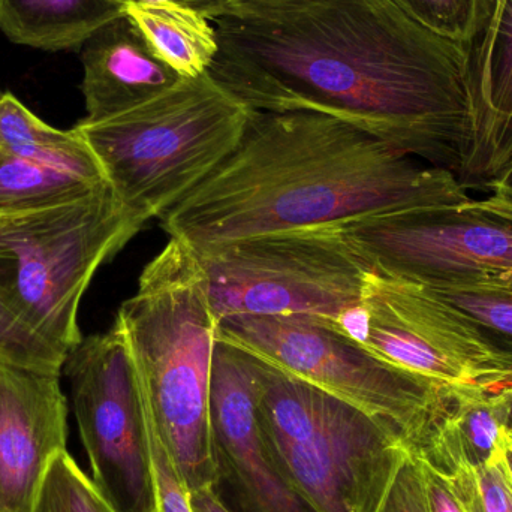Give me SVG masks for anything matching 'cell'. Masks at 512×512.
Instances as JSON below:
<instances>
[{"instance_id":"obj_4","label":"cell","mask_w":512,"mask_h":512,"mask_svg":"<svg viewBox=\"0 0 512 512\" xmlns=\"http://www.w3.org/2000/svg\"><path fill=\"white\" fill-rule=\"evenodd\" d=\"M251 108L209 72L101 122L74 126L126 212L146 225L206 182L237 149Z\"/></svg>"},{"instance_id":"obj_11","label":"cell","mask_w":512,"mask_h":512,"mask_svg":"<svg viewBox=\"0 0 512 512\" xmlns=\"http://www.w3.org/2000/svg\"><path fill=\"white\" fill-rule=\"evenodd\" d=\"M373 271L430 288L480 285L512 270V222L475 207L397 210L324 227Z\"/></svg>"},{"instance_id":"obj_35","label":"cell","mask_w":512,"mask_h":512,"mask_svg":"<svg viewBox=\"0 0 512 512\" xmlns=\"http://www.w3.org/2000/svg\"><path fill=\"white\" fill-rule=\"evenodd\" d=\"M504 394L505 400H507L508 406H510L511 418H512V387L508 390L501 391Z\"/></svg>"},{"instance_id":"obj_6","label":"cell","mask_w":512,"mask_h":512,"mask_svg":"<svg viewBox=\"0 0 512 512\" xmlns=\"http://www.w3.org/2000/svg\"><path fill=\"white\" fill-rule=\"evenodd\" d=\"M141 228L108 185L62 206L0 218V294L66 357L83 340L78 309L93 276Z\"/></svg>"},{"instance_id":"obj_2","label":"cell","mask_w":512,"mask_h":512,"mask_svg":"<svg viewBox=\"0 0 512 512\" xmlns=\"http://www.w3.org/2000/svg\"><path fill=\"white\" fill-rule=\"evenodd\" d=\"M469 201L456 174L424 167L345 120L315 111L251 110L230 158L159 221L170 239L198 251Z\"/></svg>"},{"instance_id":"obj_31","label":"cell","mask_w":512,"mask_h":512,"mask_svg":"<svg viewBox=\"0 0 512 512\" xmlns=\"http://www.w3.org/2000/svg\"><path fill=\"white\" fill-rule=\"evenodd\" d=\"M474 204L475 207L483 210V212L512 222V203L511 201L505 200V198L493 195V197L487 198V200L474 201Z\"/></svg>"},{"instance_id":"obj_27","label":"cell","mask_w":512,"mask_h":512,"mask_svg":"<svg viewBox=\"0 0 512 512\" xmlns=\"http://www.w3.org/2000/svg\"><path fill=\"white\" fill-rule=\"evenodd\" d=\"M381 512H430L423 466L414 454L403 462Z\"/></svg>"},{"instance_id":"obj_26","label":"cell","mask_w":512,"mask_h":512,"mask_svg":"<svg viewBox=\"0 0 512 512\" xmlns=\"http://www.w3.org/2000/svg\"><path fill=\"white\" fill-rule=\"evenodd\" d=\"M421 466L430 512H483L477 469L462 466L453 474L445 475L423 462Z\"/></svg>"},{"instance_id":"obj_16","label":"cell","mask_w":512,"mask_h":512,"mask_svg":"<svg viewBox=\"0 0 512 512\" xmlns=\"http://www.w3.org/2000/svg\"><path fill=\"white\" fill-rule=\"evenodd\" d=\"M478 146L468 182L490 185L512 167V0H493L472 45Z\"/></svg>"},{"instance_id":"obj_23","label":"cell","mask_w":512,"mask_h":512,"mask_svg":"<svg viewBox=\"0 0 512 512\" xmlns=\"http://www.w3.org/2000/svg\"><path fill=\"white\" fill-rule=\"evenodd\" d=\"M406 14L451 41L474 45L489 21L493 0H394Z\"/></svg>"},{"instance_id":"obj_30","label":"cell","mask_w":512,"mask_h":512,"mask_svg":"<svg viewBox=\"0 0 512 512\" xmlns=\"http://www.w3.org/2000/svg\"><path fill=\"white\" fill-rule=\"evenodd\" d=\"M194 512H234L219 492L218 486H207L191 493Z\"/></svg>"},{"instance_id":"obj_32","label":"cell","mask_w":512,"mask_h":512,"mask_svg":"<svg viewBox=\"0 0 512 512\" xmlns=\"http://www.w3.org/2000/svg\"><path fill=\"white\" fill-rule=\"evenodd\" d=\"M487 188L492 189L493 195H498V197L505 198V200L512 203V167L505 171L495 182L490 183Z\"/></svg>"},{"instance_id":"obj_25","label":"cell","mask_w":512,"mask_h":512,"mask_svg":"<svg viewBox=\"0 0 512 512\" xmlns=\"http://www.w3.org/2000/svg\"><path fill=\"white\" fill-rule=\"evenodd\" d=\"M146 405V403H144ZM147 445L153 484L152 512H194L191 492L186 487L170 450L162 441L149 412H147Z\"/></svg>"},{"instance_id":"obj_18","label":"cell","mask_w":512,"mask_h":512,"mask_svg":"<svg viewBox=\"0 0 512 512\" xmlns=\"http://www.w3.org/2000/svg\"><path fill=\"white\" fill-rule=\"evenodd\" d=\"M0 149L32 164L107 185L98 159L77 129L47 125L8 92L0 93Z\"/></svg>"},{"instance_id":"obj_19","label":"cell","mask_w":512,"mask_h":512,"mask_svg":"<svg viewBox=\"0 0 512 512\" xmlns=\"http://www.w3.org/2000/svg\"><path fill=\"white\" fill-rule=\"evenodd\" d=\"M123 9L158 56L180 75L192 78L209 71L218 54L209 18L170 2L129 3Z\"/></svg>"},{"instance_id":"obj_1","label":"cell","mask_w":512,"mask_h":512,"mask_svg":"<svg viewBox=\"0 0 512 512\" xmlns=\"http://www.w3.org/2000/svg\"><path fill=\"white\" fill-rule=\"evenodd\" d=\"M209 74L255 111L345 120L468 182L477 155L472 45L394 0L239 2L212 21Z\"/></svg>"},{"instance_id":"obj_8","label":"cell","mask_w":512,"mask_h":512,"mask_svg":"<svg viewBox=\"0 0 512 512\" xmlns=\"http://www.w3.org/2000/svg\"><path fill=\"white\" fill-rule=\"evenodd\" d=\"M218 339L351 403L393 430L409 451L447 387L319 322L234 316L218 321Z\"/></svg>"},{"instance_id":"obj_9","label":"cell","mask_w":512,"mask_h":512,"mask_svg":"<svg viewBox=\"0 0 512 512\" xmlns=\"http://www.w3.org/2000/svg\"><path fill=\"white\" fill-rule=\"evenodd\" d=\"M379 357L450 387L501 393L512 360L465 313L418 283L367 274L363 303L337 328Z\"/></svg>"},{"instance_id":"obj_20","label":"cell","mask_w":512,"mask_h":512,"mask_svg":"<svg viewBox=\"0 0 512 512\" xmlns=\"http://www.w3.org/2000/svg\"><path fill=\"white\" fill-rule=\"evenodd\" d=\"M104 186L32 164L0 149V218L62 206Z\"/></svg>"},{"instance_id":"obj_14","label":"cell","mask_w":512,"mask_h":512,"mask_svg":"<svg viewBox=\"0 0 512 512\" xmlns=\"http://www.w3.org/2000/svg\"><path fill=\"white\" fill-rule=\"evenodd\" d=\"M80 51L86 122L125 113L185 80L126 14L99 27Z\"/></svg>"},{"instance_id":"obj_36","label":"cell","mask_w":512,"mask_h":512,"mask_svg":"<svg viewBox=\"0 0 512 512\" xmlns=\"http://www.w3.org/2000/svg\"><path fill=\"white\" fill-rule=\"evenodd\" d=\"M239 2H271V0H237Z\"/></svg>"},{"instance_id":"obj_33","label":"cell","mask_w":512,"mask_h":512,"mask_svg":"<svg viewBox=\"0 0 512 512\" xmlns=\"http://www.w3.org/2000/svg\"><path fill=\"white\" fill-rule=\"evenodd\" d=\"M484 283H499V285L512 288V270L499 271V273H496L495 276L490 277V279Z\"/></svg>"},{"instance_id":"obj_34","label":"cell","mask_w":512,"mask_h":512,"mask_svg":"<svg viewBox=\"0 0 512 512\" xmlns=\"http://www.w3.org/2000/svg\"><path fill=\"white\" fill-rule=\"evenodd\" d=\"M504 463L505 469H507L508 477H510L512 484V441L508 444V447L504 451Z\"/></svg>"},{"instance_id":"obj_13","label":"cell","mask_w":512,"mask_h":512,"mask_svg":"<svg viewBox=\"0 0 512 512\" xmlns=\"http://www.w3.org/2000/svg\"><path fill=\"white\" fill-rule=\"evenodd\" d=\"M62 373L0 357V512H30L51 460L66 451Z\"/></svg>"},{"instance_id":"obj_7","label":"cell","mask_w":512,"mask_h":512,"mask_svg":"<svg viewBox=\"0 0 512 512\" xmlns=\"http://www.w3.org/2000/svg\"><path fill=\"white\" fill-rule=\"evenodd\" d=\"M216 321L303 319L337 330L363 303L372 271L325 228L265 234L195 251Z\"/></svg>"},{"instance_id":"obj_28","label":"cell","mask_w":512,"mask_h":512,"mask_svg":"<svg viewBox=\"0 0 512 512\" xmlns=\"http://www.w3.org/2000/svg\"><path fill=\"white\" fill-rule=\"evenodd\" d=\"M483 512H512V484L504 457L477 469Z\"/></svg>"},{"instance_id":"obj_15","label":"cell","mask_w":512,"mask_h":512,"mask_svg":"<svg viewBox=\"0 0 512 512\" xmlns=\"http://www.w3.org/2000/svg\"><path fill=\"white\" fill-rule=\"evenodd\" d=\"M511 441L512 418L504 394L447 385L411 453L450 475L462 466L480 469L502 459Z\"/></svg>"},{"instance_id":"obj_21","label":"cell","mask_w":512,"mask_h":512,"mask_svg":"<svg viewBox=\"0 0 512 512\" xmlns=\"http://www.w3.org/2000/svg\"><path fill=\"white\" fill-rule=\"evenodd\" d=\"M430 289L471 318L487 339L512 360V288L481 283Z\"/></svg>"},{"instance_id":"obj_17","label":"cell","mask_w":512,"mask_h":512,"mask_svg":"<svg viewBox=\"0 0 512 512\" xmlns=\"http://www.w3.org/2000/svg\"><path fill=\"white\" fill-rule=\"evenodd\" d=\"M123 14L113 0H0V30L14 44L80 50L99 27Z\"/></svg>"},{"instance_id":"obj_24","label":"cell","mask_w":512,"mask_h":512,"mask_svg":"<svg viewBox=\"0 0 512 512\" xmlns=\"http://www.w3.org/2000/svg\"><path fill=\"white\" fill-rule=\"evenodd\" d=\"M0 357L44 372L62 373L65 355L39 339L0 294Z\"/></svg>"},{"instance_id":"obj_10","label":"cell","mask_w":512,"mask_h":512,"mask_svg":"<svg viewBox=\"0 0 512 512\" xmlns=\"http://www.w3.org/2000/svg\"><path fill=\"white\" fill-rule=\"evenodd\" d=\"M62 372L90 463V480L117 512H152L147 414L137 367L119 322L83 337Z\"/></svg>"},{"instance_id":"obj_29","label":"cell","mask_w":512,"mask_h":512,"mask_svg":"<svg viewBox=\"0 0 512 512\" xmlns=\"http://www.w3.org/2000/svg\"><path fill=\"white\" fill-rule=\"evenodd\" d=\"M113 2L119 3L122 6L129 5V3L143 2L176 3V5L185 6V8L204 15L210 21L228 14L237 5V0H113Z\"/></svg>"},{"instance_id":"obj_12","label":"cell","mask_w":512,"mask_h":512,"mask_svg":"<svg viewBox=\"0 0 512 512\" xmlns=\"http://www.w3.org/2000/svg\"><path fill=\"white\" fill-rule=\"evenodd\" d=\"M210 433L218 489L228 490L234 512H312L271 453L251 355L221 339L213 354Z\"/></svg>"},{"instance_id":"obj_3","label":"cell","mask_w":512,"mask_h":512,"mask_svg":"<svg viewBox=\"0 0 512 512\" xmlns=\"http://www.w3.org/2000/svg\"><path fill=\"white\" fill-rule=\"evenodd\" d=\"M125 331L147 412L189 492L218 486L210 433V385L218 321L191 246L170 239L123 301Z\"/></svg>"},{"instance_id":"obj_5","label":"cell","mask_w":512,"mask_h":512,"mask_svg":"<svg viewBox=\"0 0 512 512\" xmlns=\"http://www.w3.org/2000/svg\"><path fill=\"white\" fill-rule=\"evenodd\" d=\"M249 355L271 453L309 510L381 512L411 453L400 436L351 403Z\"/></svg>"},{"instance_id":"obj_22","label":"cell","mask_w":512,"mask_h":512,"mask_svg":"<svg viewBox=\"0 0 512 512\" xmlns=\"http://www.w3.org/2000/svg\"><path fill=\"white\" fill-rule=\"evenodd\" d=\"M30 512H117L68 451L51 460Z\"/></svg>"}]
</instances>
